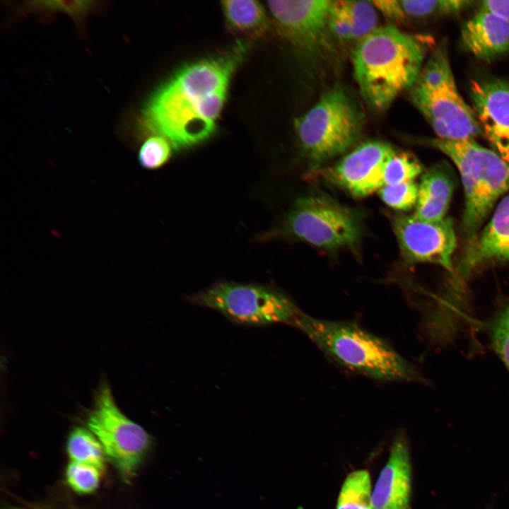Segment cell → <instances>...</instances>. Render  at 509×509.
<instances>
[{"instance_id":"8","label":"cell","mask_w":509,"mask_h":509,"mask_svg":"<svg viewBox=\"0 0 509 509\" xmlns=\"http://www.w3.org/2000/svg\"><path fill=\"white\" fill-rule=\"evenodd\" d=\"M189 300L245 324H291L300 312L283 294L257 285L218 283L192 295Z\"/></svg>"},{"instance_id":"2","label":"cell","mask_w":509,"mask_h":509,"mask_svg":"<svg viewBox=\"0 0 509 509\" xmlns=\"http://www.w3.org/2000/svg\"><path fill=\"white\" fill-rule=\"evenodd\" d=\"M433 40L393 25L378 27L356 42L352 54L360 93L373 110L382 111L418 78Z\"/></svg>"},{"instance_id":"10","label":"cell","mask_w":509,"mask_h":509,"mask_svg":"<svg viewBox=\"0 0 509 509\" xmlns=\"http://www.w3.org/2000/svg\"><path fill=\"white\" fill-rule=\"evenodd\" d=\"M332 1H269L268 8L280 33L310 59L332 51L328 19Z\"/></svg>"},{"instance_id":"6","label":"cell","mask_w":509,"mask_h":509,"mask_svg":"<svg viewBox=\"0 0 509 509\" xmlns=\"http://www.w3.org/2000/svg\"><path fill=\"white\" fill-rule=\"evenodd\" d=\"M362 114L340 87L325 91L296 122V131L307 157L320 163L347 151L359 138Z\"/></svg>"},{"instance_id":"12","label":"cell","mask_w":509,"mask_h":509,"mask_svg":"<svg viewBox=\"0 0 509 509\" xmlns=\"http://www.w3.org/2000/svg\"><path fill=\"white\" fill-rule=\"evenodd\" d=\"M394 151L383 141H366L325 170L324 177L353 197L369 196L384 185L385 165Z\"/></svg>"},{"instance_id":"31","label":"cell","mask_w":509,"mask_h":509,"mask_svg":"<svg viewBox=\"0 0 509 509\" xmlns=\"http://www.w3.org/2000/svg\"><path fill=\"white\" fill-rule=\"evenodd\" d=\"M7 509H22V508H7Z\"/></svg>"},{"instance_id":"23","label":"cell","mask_w":509,"mask_h":509,"mask_svg":"<svg viewBox=\"0 0 509 509\" xmlns=\"http://www.w3.org/2000/svg\"><path fill=\"white\" fill-rule=\"evenodd\" d=\"M423 171L421 163L411 154L394 151L384 168V185L414 182Z\"/></svg>"},{"instance_id":"26","label":"cell","mask_w":509,"mask_h":509,"mask_svg":"<svg viewBox=\"0 0 509 509\" xmlns=\"http://www.w3.org/2000/svg\"><path fill=\"white\" fill-rule=\"evenodd\" d=\"M172 148V145L165 138L152 135L141 146L138 154L139 161L146 169H158L170 159Z\"/></svg>"},{"instance_id":"18","label":"cell","mask_w":509,"mask_h":509,"mask_svg":"<svg viewBox=\"0 0 509 509\" xmlns=\"http://www.w3.org/2000/svg\"><path fill=\"white\" fill-rule=\"evenodd\" d=\"M378 11L392 21H425L454 15L470 7L467 0H379L372 1Z\"/></svg>"},{"instance_id":"13","label":"cell","mask_w":509,"mask_h":509,"mask_svg":"<svg viewBox=\"0 0 509 509\" xmlns=\"http://www.w3.org/2000/svg\"><path fill=\"white\" fill-rule=\"evenodd\" d=\"M470 96L483 135L493 150L509 163V80L473 81Z\"/></svg>"},{"instance_id":"16","label":"cell","mask_w":509,"mask_h":509,"mask_svg":"<svg viewBox=\"0 0 509 509\" xmlns=\"http://www.w3.org/2000/svg\"><path fill=\"white\" fill-rule=\"evenodd\" d=\"M462 47L477 59L490 61L509 52V22L482 9L462 29Z\"/></svg>"},{"instance_id":"1","label":"cell","mask_w":509,"mask_h":509,"mask_svg":"<svg viewBox=\"0 0 509 509\" xmlns=\"http://www.w3.org/2000/svg\"><path fill=\"white\" fill-rule=\"evenodd\" d=\"M247 43L238 42L219 56L189 63L151 96L142 113L150 132L165 138L174 149L192 147L216 131L232 75Z\"/></svg>"},{"instance_id":"5","label":"cell","mask_w":509,"mask_h":509,"mask_svg":"<svg viewBox=\"0 0 509 509\" xmlns=\"http://www.w3.org/2000/svg\"><path fill=\"white\" fill-rule=\"evenodd\" d=\"M425 143L445 153L457 168L464 191L462 228L476 233L498 198L509 191V163L474 140L428 139Z\"/></svg>"},{"instance_id":"28","label":"cell","mask_w":509,"mask_h":509,"mask_svg":"<svg viewBox=\"0 0 509 509\" xmlns=\"http://www.w3.org/2000/svg\"><path fill=\"white\" fill-rule=\"evenodd\" d=\"M33 6L49 11L64 13L75 20L83 18L94 6L91 1H40Z\"/></svg>"},{"instance_id":"20","label":"cell","mask_w":509,"mask_h":509,"mask_svg":"<svg viewBox=\"0 0 509 509\" xmlns=\"http://www.w3.org/2000/svg\"><path fill=\"white\" fill-rule=\"evenodd\" d=\"M66 450L71 461L105 471L106 455L102 444L90 430L75 427L69 435Z\"/></svg>"},{"instance_id":"17","label":"cell","mask_w":509,"mask_h":509,"mask_svg":"<svg viewBox=\"0 0 509 509\" xmlns=\"http://www.w3.org/2000/svg\"><path fill=\"white\" fill-rule=\"evenodd\" d=\"M452 189L453 182L447 165L443 163L434 165L421 179L414 215L430 222L444 219Z\"/></svg>"},{"instance_id":"22","label":"cell","mask_w":509,"mask_h":509,"mask_svg":"<svg viewBox=\"0 0 509 509\" xmlns=\"http://www.w3.org/2000/svg\"><path fill=\"white\" fill-rule=\"evenodd\" d=\"M338 1L351 25L353 41L358 42L378 28V10L372 1Z\"/></svg>"},{"instance_id":"24","label":"cell","mask_w":509,"mask_h":509,"mask_svg":"<svg viewBox=\"0 0 509 509\" xmlns=\"http://www.w3.org/2000/svg\"><path fill=\"white\" fill-rule=\"evenodd\" d=\"M102 472L98 468L71 461L66 469L65 476L69 486L78 494H90L98 488Z\"/></svg>"},{"instance_id":"25","label":"cell","mask_w":509,"mask_h":509,"mask_svg":"<svg viewBox=\"0 0 509 509\" xmlns=\"http://www.w3.org/2000/svg\"><path fill=\"white\" fill-rule=\"evenodd\" d=\"M488 327L492 346L509 371V300L495 315Z\"/></svg>"},{"instance_id":"29","label":"cell","mask_w":509,"mask_h":509,"mask_svg":"<svg viewBox=\"0 0 509 509\" xmlns=\"http://www.w3.org/2000/svg\"><path fill=\"white\" fill-rule=\"evenodd\" d=\"M328 25L332 37L343 42L353 41L351 25L338 1H332Z\"/></svg>"},{"instance_id":"21","label":"cell","mask_w":509,"mask_h":509,"mask_svg":"<svg viewBox=\"0 0 509 509\" xmlns=\"http://www.w3.org/2000/svg\"><path fill=\"white\" fill-rule=\"evenodd\" d=\"M336 509H373L370 479L367 471H354L347 476Z\"/></svg>"},{"instance_id":"7","label":"cell","mask_w":509,"mask_h":509,"mask_svg":"<svg viewBox=\"0 0 509 509\" xmlns=\"http://www.w3.org/2000/svg\"><path fill=\"white\" fill-rule=\"evenodd\" d=\"M87 426L122 479L130 481L150 447L151 438L121 411L106 381L96 391Z\"/></svg>"},{"instance_id":"11","label":"cell","mask_w":509,"mask_h":509,"mask_svg":"<svg viewBox=\"0 0 509 509\" xmlns=\"http://www.w3.org/2000/svg\"><path fill=\"white\" fill-rule=\"evenodd\" d=\"M393 228L401 251L409 261L433 263L452 271L456 236L450 218L430 222L414 215H400L393 220Z\"/></svg>"},{"instance_id":"15","label":"cell","mask_w":509,"mask_h":509,"mask_svg":"<svg viewBox=\"0 0 509 509\" xmlns=\"http://www.w3.org/2000/svg\"><path fill=\"white\" fill-rule=\"evenodd\" d=\"M505 262H509V195L499 203L486 226L467 248L459 272L467 277L483 264Z\"/></svg>"},{"instance_id":"9","label":"cell","mask_w":509,"mask_h":509,"mask_svg":"<svg viewBox=\"0 0 509 509\" xmlns=\"http://www.w3.org/2000/svg\"><path fill=\"white\" fill-rule=\"evenodd\" d=\"M287 228L295 237L327 250L353 246L361 235L359 220L352 211L317 195L296 202L288 217Z\"/></svg>"},{"instance_id":"3","label":"cell","mask_w":509,"mask_h":509,"mask_svg":"<svg viewBox=\"0 0 509 509\" xmlns=\"http://www.w3.org/2000/svg\"><path fill=\"white\" fill-rule=\"evenodd\" d=\"M339 365L383 382H423L417 369L386 341L358 324L300 312L290 324Z\"/></svg>"},{"instance_id":"27","label":"cell","mask_w":509,"mask_h":509,"mask_svg":"<svg viewBox=\"0 0 509 509\" xmlns=\"http://www.w3.org/2000/svg\"><path fill=\"white\" fill-rule=\"evenodd\" d=\"M378 192L383 202L392 209L407 211L416 204L419 186L414 182L385 185Z\"/></svg>"},{"instance_id":"30","label":"cell","mask_w":509,"mask_h":509,"mask_svg":"<svg viewBox=\"0 0 509 509\" xmlns=\"http://www.w3.org/2000/svg\"><path fill=\"white\" fill-rule=\"evenodd\" d=\"M480 9L488 11L509 22V0H490L481 2Z\"/></svg>"},{"instance_id":"4","label":"cell","mask_w":509,"mask_h":509,"mask_svg":"<svg viewBox=\"0 0 509 509\" xmlns=\"http://www.w3.org/2000/svg\"><path fill=\"white\" fill-rule=\"evenodd\" d=\"M409 90L437 138L457 141L483 134L473 109L457 90L445 44L433 50Z\"/></svg>"},{"instance_id":"19","label":"cell","mask_w":509,"mask_h":509,"mask_svg":"<svg viewBox=\"0 0 509 509\" xmlns=\"http://www.w3.org/2000/svg\"><path fill=\"white\" fill-rule=\"evenodd\" d=\"M221 4L226 23L233 31L252 39L262 37L267 32L268 18L259 1L229 0Z\"/></svg>"},{"instance_id":"14","label":"cell","mask_w":509,"mask_h":509,"mask_svg":"<svg viewBox=\"0 0 509 509\" xmlns=\"http://www.w3.org/2000/svg\"><path fill=\"white\" fill-rule=\"evenodd\" d=\"M411 491V468L406 443L396 438L387 462L372 492L373 509H409Z\"/></svg>"}]
</instances>
